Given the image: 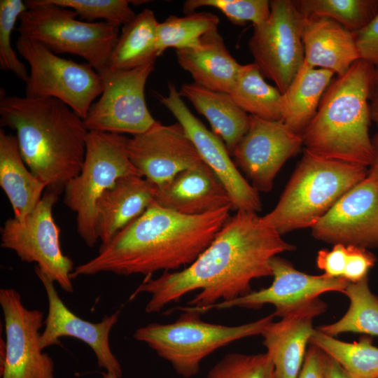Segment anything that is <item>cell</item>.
<instances>
[{
    "mask_svg": "<svg viewBox=\"0 0 378 378\" xmlns=\"http://www.w3.org/2000/svg\"><path fill=\"white\" fill-rule=\"evenodd\" d=\"M130 160L139 175L155 186L203 162L194 144L178 122L159 121L144 133L128 138Z\"/></svg>",
    "mask_w": 378,
    "mask_h": 378,
    "instance_id": "e0dca14e",
    "label": "cell"
},
{
    "mask_svg": "<svg viewBox=\"0 0 378 378\" xmlns=\"http://www.w3.org/2000/svg\"><path fill=\"white\" fill-rule=\"evenodd\" d=\"M368 174L367 167L305 150L276 206L262 220L281 235L312 227Z\"/></svg>",
    "mask_w": 378,
    "mask_h": 378,
    "instance_id": "5b68a950",
    "label": "cell"
},
{
    "mask_svg": "<svg viewBox=\"0 0 378 378\" xmlns=\"http://www.w3.org/2000/svg\"><path fill=\"white\" fill-rule=\"evenodd\" d=\"M343 293L350 302L346 312L336 322L316 329L332 337L344 332L378 337V297L370 288L368 276L349 283Z\"/></svg>",
    "mask_w": 378,
    "mask_h": 378,
    "instance_id": "4dcf8cb0",
    "label": "cell"
},
{
    "mask_svg": "<svg viewBox=\"0 0 378 378\" xmlns=\"http://www.w3.org/2000/svg\"><path fill=\"white\" fill-rule=\"evenodd\" d=\"M295 249L256 213L237 211L192 263L181 271L164 272L145 280L132 296L149 293L145 311L152 314L200 290L188 302L190 308L200 312L249 293L253 279L272 276L274 257Z\"/></svg>",
    "mask_w": 378,
    "mask_h": 378,
    "instance_id": "6da1fadb",
    "label": "cell"
},
{
    "mask_svg": "<svg viewBox=\"0 0 378 378\" xmlns=\"http://www.w3.org/2000/svg\"><path fill=\"white\" fill-rule=\"evenodd\" d=\"M374 70L372 64L360 59L331 80L302 133L305 150L326 158L371 165L370 94Z\"/></svg>",
    "mask_w": 378,
    "mask_h": 378,
    "instance_id": "277c9868",
    "label": "cell"
},
{
    "mask_svg": "<svg viewBox=\"0 0 378 378\" xmlns=\"http://www.w3.org/2000/svg\"><path fill=\"white\" fill-rule=\"evenodd\" d=\"M127 141L120 134L89 132L81 169L64 187V203L75 213L77 232L90 247L99 240L95 220L99 198L120 178L139 175L130 160Z\"/></svg>",
    "mask_w": 378,
    "mask_h": 378,
    "instance_id": "ba28073f",
    "label": "cell"
},
{
    "mask_svg": "<svg viewBox=\"0 0 378 378\" xmlns=\"http://www.w3.org/2000/svg\"><path fill=\"white\" fill-rule=\"evenodd\" d=\"M335 74L305 62L282 94L281 120L302 134L318 108Z\"/></svg>",
    "mask_w": 378,
    "mask_h": 378,
    "instance_id": "4316f807",
    "label": "cell"
},
{
    "mask_svg": "<svg viewBox=\"0 0 378 378\" xmlns=\"http://www.w3.org/2000/svg\"><path fill=\"white\" fill-rule=\"evenodd\" d=\"M326 359V354L322 350L310 344L297 378H325Z\"/></svg>",
    "mask_w": 378,
    "mask_h": 378,
    "instance_id": "60d3db41",
    "label": "cell"
},
{
    "mask_svg": "<svg viewBox=\"0 0 378 378\" xmlns=\"http://www.w3.org/2000/svg\"><path fill=\"white\" fill-rule=\"evenodd\" d=\"M354 33L360 59L378 67V11L365 27Z\"/></svg>",
    "mask_w": 378,
    "mask_h": 378,
    "instance_id": "ab89813d",
    "label": "cell"
},
{
    "mask_svg": "<svg viewBox=\"0 0 378 378\" xmlns=\"http://www.w3.org/2000/svg\"><path fill=\"white\" fill-rule=\"evenodd\" d=\"M159 99L183 126L202 161L223 185L232 209L237 211H260L262 204L258 191L240 174L222 139L192 113L176 87L169 83L167 95H160Z\"/></svg>",
    "mask_w": 378,
    "mask_h": 378,
    "instance_id": "5bb4252c",
    "label": "cell"
},
{
    "mask_svg": "<svg viewBox=\"0 0 378 378\" xmlns=\"http://www.w3.org/2000/svg\"><path fill=\"white\" fill-rule=\"evenodd\" d=\"M273 281L266 288L228 302H219L200 311L234 307L258 309L267 304L275 307L274 316L283 317L291 311L331 291L343 293L350 283L344 278L326 274L311 275L296 270L289 262L278 256L270 262Z\"/></svg>",
    "mask_w": 378,
    "mask_h": 378,
    "instance_id": "ac0fdd59",
    "label": "cell"
},
{
    "mask_svg": "<svg viewBox=\"0 0 378 378\" xmlns=\"http://www.w3.org/2000/svg\"><path fill=\"white\" fill-rule=\"evenodd\" d=\"M219 22V18L209 12L169 16L157 27L158 57L170 48L181 50L195 46L202 36L217 29Z\"/></svg>",
    "mask_w": 378,
    "mask_h": 378,
    "instance_id": "d6a6232c",
    "label": "cell"
},
{
    "mask_svg": "<svg viewBox=\"0 0 378 378\" xmlns=\"http://www.w3.org/2000/svg\"><path fill=\"white\" fill-rule=\"evenodd\" d=\"M178 92L206 118L212 132L225 142L232 155L248 129L250 115L227 93L211 90L195 83L183 84Z\"/></svg>",
    "mask_w": 378,
    "mask_h": 378,
    "instance_id": "484cf974",
    "label": "cell"
},
{
    "mask_svg": "<svg viewBox=\"0 0 378 378\" xmlns=\"http://www.w3.org/2000/svg\"><path fill=\"white\" fill-rule=\"evenodd\" d=\"M231 209L188 216L153 204L101 245L96 256L76 266L71 279L102 272L149 276L188 266L211 243L229 219Z\"/></svg>",
    "mask_w": 378,
    "mask_h": 378,
    "instance_id": "7a4b0ae2",
    "label": "cell"
},
{
    "mask_svg": "<svg viewBox=\"0 0 378 378\" xmlns=\"http://www.w3.org/2000/svg\"><path fill=\"white\" fill-rule=\"evenodd\" d=\"M154 67L155 63H150L99 74L103 90L83 120L87 130L133 136L149 130L157 120L147 107L145 86Z\"/></svg>",
    "mask_w": 378,
    "mask_h": 378,
    "instance_id": "7c38bea8",
    "label": "cell"
},
{
    "mask_svg": "<svg viewBox=\"0 0 378 378\" xmlns=\"http://www.w3.org/2000/svg\"><path fill=\"white\" fill-rule=\"evenodd\" d=\"M158 23L153 11L146 8L125 24L110 55L108 69L130 70L155 63L158 57Z\"/></svg>",
    "mask_w": 378,
    "mask_h": 378,
    "instance_id": "83f0119b",
    "label": "cell"
},
{
    "mask_svg": "<svg viewBox=\"0 0 378 378\" xmlns=\"http://www.w3.org/2000/svg\"><path fill=\"white\" fill-rule=\"evenodd\" d=\"M264 78L255 63L242 64L229 94L234 103L250 115L281 120L282 94Z\"/></svg>",
    "mask_w": 378,
    "mask_h": 378,
    "instance_id": "f1b7e54d",
    "label": "cell"
},
{
    "mask_svg": "<svg viewBox=\"0 0 378 378\" xmlns=\"http://www.w3.org/2000/svg\"><path fill=\"white\" fill-rule=\"evenodd\" d=\"M202 7H211L221 11L233 24L253 26L264 22L270 13V1L267 0H187L183 5L185 14L195 12Z\"/></svg>",
    "mask_w": 378,
    "mask_h": 378,
    "instance_id": "836d02e7",
    "label": "cell"
},
{
    "mask_svg": "<svg viewBox=\"0 0 378 378\" xmlns=\"http://www.w3.org/2000/svg\"><path fill=\"white\" fill-rule=\"evenodd\" d=\"M302 145V134L282 120L250 115L248 129L232 155L236 166L251 179V186L258 192H268L283 164Z\"/></svg>",
    "mask_w": 378,
    "mask_h": 378,
    "instance_id": "9a60e30c",
    "label": "cell"
},
{
    "mask_svg": "<svg viewBox=\"0 0 378 378\" xmlns=\"http://www.w3.org/2000/svg\"><path fill=\"white\" fill-rule=\"evenodd\" d=\"M24 2L27 8L19 18V36L36 41L57 55H78L99 74L108 69L110 55L120 36L119 26L79 20L74 10L50 0Z\"/></svg>",
    "mask_w": 378,
    "mask_h": 378,
    "instance_id": "52a82bcc",
    "label": "cell"
},
{
    "mask_svg": "<svg viewBox=\"0 0 378 378\" xmlns=\"http://www.w3.org/2000/svg\"><path fill=\"white\" fill-rule=\"evenodd\" d=\"M102 378H118V377L111 373L106 372L102 373Z\"/></svg>",
    "mask_w": 378,
    "mask_h": 378,
    "instance_id": "f6af8a7d",
    "label": "cell"
},
{
    "mask_svg": "<svg viewBox=\"0 0 378 378\" xmlns=\"http://www.w3.org/2000/svg\"><path fill=\"white\" fill-rule=\"evenodd\" d=\"M0 304L6 332L1 378H55L53 360L40 346L43 312L25 307L13 288L0 290Z\"/></svg>",
    "mask_w": 378,
    "mask_h": 378,
    "instance_id": "4fadbf2b",
    "label": "cell"
},
{
    "mask_svg": "<svg viewBox=\"0 0 378 378\" xmlns=\"http://www.w3.org/2000/svg\"><path fill=\"white\" fill-rule=\"evenodd\" d=\"M206 378H275V373L267 353H230L209 370Z\"/></svg>",
    "mask_w": 378,
    "mask_h": 378,
    "instance_id": "d590c367",
    "label": "cell"
},
{
    "mask_svg": "<svg viewBox=\"0 0 378 378\" xmlns=\"http://www.w3.org/2000/svg\"><path fill=\"white\" fill-rule=\"evenodd\" d=\"M35 272L45 288L48 303V315L44 320L45 328L40 337L41 349L59 344V339L63 337L76 338L92 349L100 368L120 378L122 368L109 343L110 332L118 322L120 310L105 315L99 323L84 320L65 305L57 293L54 281L49 276L37 267Z\"/></svg>",
    "mask_w": 378,
    "mask_h": 378,
    "instance_id": "d6986e66",
    "label": "cell"
},
{
    "mask_svg": "<svg viewBox=\"0 0 378 378\" xmlns=\"http://www.w3.org/2000/svg\"><path fill=\"white\" fill-rule=\"evenodd\" d=\"M173 323H152L139 328L134 338L146 343L168 361L180 376L196 375L202 360L214 351L236 340L261 335L274 321L271 314L246 324L228 326L203 321L201 313L189 307Z\"/></svg>",
    "mask_w": 378,
    "mask_h": 378,
    "instance_id": "8992f818",
    "label": "cell"
},
{
    "mask_svg": "<svg viewBox=\"0 0 378 378\" xmlns=\"http://www.w3.org/2000/svg\"><path fill=\"white\" fill-rule=\"evenodd\" d=\"M347 255V246L342 244H334L331 250L321 249L318 252L316 265L328 276L343 278Z\"/></svg>",
    "mask_w": 378,
    "mask_h": 378,
    "instance_id": "f35d334b",
    "label": "cell"
},
{
    "mask_svg": "<svg viewBox=\"0 0 378 378\" xmlns=\"http://www.w3.org/2000/svg\"><path fill=\"white\" fill-rule=\"evenodd\" d=\"M180 66L192 77L195 83L211 90L229 94L241 65L231 55L218 29H213L193 47L176 50Z\"/></svg>",
    "mask_w": 378,
    "mask_h": 378,
    "instance_id": "cb8c5ba5",
    "label": "cell"
},
{
    "mask_svg": "<svg viewBox=\"0 0 378 378\" xmlns=\"http://www.w3.org/2000/svg\"><path fill=\"white\" fill-rule=\"evenodd\" d=\"M302 42L304 62L337 76L360 59L354 33L328 18H304Z\"/></svg>",
    "mask_w": 378,
    "mask_h": 378,
    "instance_id": "603a6c76",
    "label": "cell"
},
{
    "mask_svg": "<svg viewBox=\"0 0 378 378\" xmlns=\"http://www.w3.org/2000/svg\"><path fill=\"white\" fill-rule=\"evenodd\" d=\"M50 2L74 10L89 22L97 19L117 26H124L136 15L127 0H50Z\"/></svg>",
    "mask_w": 378,
    "mask_h": 378,
    "instance_id": "8d00e7d4",
    "label": "cell"
},
{
    "mask_svg": "<svg viewBox=\"0 0 378 378\" xmlns=\"http://www.w3.org/2000/svg\"><path fill=\"white\" fill-rule=\"evenodd\" d=\"M325 378H351L341 365L333 358L326 355Z\"/></svg>",
    "mask_w": 378,
    "mask_h": 378,
    "instance_id": "7bdbcfd3",
    "label": "cell"
},
{
    "mask_svg": "<svg viewBox=\"0 0 378 378\" xmlns=\"http://www.w3.org/2000/svg\"><path fill=\"white\" fill-rule=\"evenodd\" d=\"M372 121L378 126V67H374L370 94Z\"/></svg>",
    "mask_w": 378,
    "mask_h": 378,
    "instance_id": "b9f144b4",
    "label": "cell"
},
{
    "mask_svg": "<svg viewBox=\"0 0 378 378\" xmlns=\"http://www.w3.org/2000/svg\"><path fill=\"white\" fill-rule=\"evenodd\" d=\"M293 3L304 18L324 17L356 32L378 11V0H298Z\"/></svg>",
    "mask_w": 378,
    "mask_h": 378,
    "instance_id": "1f68e13d",
    "label": "cell"
},
{
    "mask_svg": "<svg viewBox=\"0 0 378 378\" xmlns=\"http://www.w3.org/2000/svg\"><path fill=\"white\" fill-rule=\"evenodd\" d=\"M309 344L337 361L351 378H378V347L369 337L346 342L315 328Z\"/></svg>",
    "mask_w": 378,
    "mask_h": 378,
    "instance_id": "f546056e",
    "label": "cell"
},
{
    "mask_svg": "<svg viewBox=\"0 0 378 378\" xmlns=\"http://www.w3.org/2000/svg\"><path fill=\"white\" fill-rule=\"evenodd\" d=\"M153 204L188 216H198L231 206L223 185L203 162L156 186Z\"/></svg>",
    "mask_w": 378,
    "mask_h": 378,
    "instance_id": "44dd1931",
    "label": "cell"
},
{
    "mask_svg": "<svg viewBox=\"0 0 378 378\" xmlns=\"http://www.w3.org/2000/svg\"><path fill=\"white\" fill-rule=\"evenodd\" d=\"M304 17L293 1H270L268 18L253 25L248 48L262 76L283 93L304 62Z\"/></svg>",
    "mask_w": 378,
    "mask_h": 378,
    "instance_id": "8fae6325",
    "label": "cell"
},
{
    "mask_svg": "<svg viewBox=\"0 0 378 378\" xmlns=\"http://www.w3.org/2000/svg\"><path fill=\"white\" fill-rule=\"evenodd\" d=\"M27 8L22 0L0 1V68L14 74L24 83L29 73L13 49L10 38L16 22Z\"/></svg>",
    "mask_w": 378,
    "mask_h": 378,
    "instance_id": "e575fe53",
    "label": "cell"
},
{
    "mask_svg": "<svg viewBox=\"0 0 378 378\" xmlns=\"http://www.w3.org/2000/svg\"><path fill=\"white\" fill-rule=\"evenodd\" d=\"M19 54L29 66L25 96L52 97L66 104L83 120L101 95V75L88 63L62 58L36 41L19 36Z\"/></svg>",
    "mask_w": 378,
    "mask_h": 378,
    "instance_id": "9c48e42d",
    "label": "cell"
},
{
    "mask_svg": "<svg viewBox=\"0 0 378 378\" xmlns=\"http://www.w3.org/2000/svg\"><path fill=\"white\" fill-rule=\"evenodd\" d=\"M0 186L14 218L22 220L41 200L46 184L28 168L20 154L16 136L0 130Z\"/></svg>",
    "mask_w": 378,
    "mask_h": 378,
    "instance_id": "d4e9b609",
    "label": "cell"
},
{
    "mask_svg": "<svg viewBox=\"0 0 378 378\" xmlns=\"http://www.w3.org/2000/svg\"><path fill=\"white\" fill-rule=\"evenodd\" d=\"M57 193L46 190L34 209L22 220L7 219L1 229V246L14 251L26 262H35L43 273L66 293H73L72 260L65 255L60 244V230L52 209Z\"/></svg>",
    "mask_w": 378,
    "mask_h": 378,
    "instance_id": "30bf717a",
    "label": "cell"
},
{
    "mask_svg": "<svg viewBox=\"0 0 378 378\" xmlns=\"http://www.w3.org/2000/svg\"><path fill=\"white\" fill-rule=\"evenodd\" d=\"M0 122L15 131L19 150L29 170L61 194L82 167L89 133L84 120L52 97H0Z\"/></svg>",
    "mask_w": 378,
    "mask_h": 378,
    "instance_id": "3957f363",
    "label": "cell"
},
{
    "mask_svg": "<svg viewBox=\"0 0 378 378\" xmlns=\"http://www.w3.org/2000/svg\"><path fill=\"white\" fill-rule=\"evenodd\" d=\"M312 233L333 244L378 247V179L368 174L312 227Z\"/></svg>",
    "mask_w": 378,
    "mask_h": 378,
    "instance_id": "2e32d148",
    "label": "cell"
},
{
    "mask_svg": "<svg viewBox=\"0 0 378 378\" xmlns=\"http://www.w3.org/2000/svg\"><path fill=\"white\" fill-rule=\"evenodd\" d=\"M343 278L350 283H356L368 276L376 263L375 255L368 248L349 245Z\"/></svg>",
    "mask_w": 378,
    "mask_h": 378,
    "instance_id": "74e56055",
    "label": "cell"
},
{
    "mask_svg": "<svg viewBox=\"0 0 378 378\" xmlns=\"http://www.w3.org/2000/svg\"><path fill=\"white\" fill-rule=\"evenodd\" d=\"M372 144L373 148V160L368 174L378 179V130L375 135L372 138Z\"/></svg>",
    "mask_w": 378,
    "mask_h": 378,
    "instance_id": "ee69618b",
    "label": "cell"
},
{
    "mask_svg": "<svg viewBox=\"0 0 378 378\" xmlns=\"http://www.w3.org/2000/svg\"><path fill=\"white\" fill-rule=\"evenodd\" d=\"M316 298L272 321L264 330L263 344L267 349L275 378H297L302 367L311 337L314 319L326 309Z\"/></svg>",
    "mask_w": 378,
    "mask_h": 378,
    "instance_id": "ffe728a7",
    "label": "cell"
},
{
    "mask_svg": "<svg viewBox=\"0 0 378 378\" xmlns=\"http://www.w3.org/2000/svg\"><path fill=\"white\" fill-rule=\"evenodd\" d=\"M156 186L139 175L120 178L102 195L96 207L95 228L101 245L140 216L153 203Z\"/></svg>",
    "mask_w": 378,
    "mask_h": 378,
    "instance_id": "7402d4cb",
    "label": "cell"
}]
</instances>
